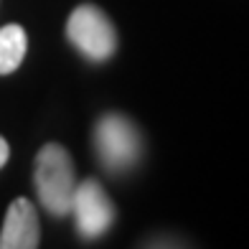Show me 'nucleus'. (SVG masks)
Returning <instances> with one entry per match:
<instances>
[{
  "label": "nucleus",
  "instance_id": "obj_5",
  "mask_svg": "<svg viewBox=\"0 0 249 249\" xmlns=\"http://www.w3.org/2000/svg\"><path fill=\"white\" fill-rule=\"evenodd\" d=\"M41 244V226L36 206L28 198H16L8 206L3 229H0V249H36Z\"/></svg>",
  "mask_w": 249,
  "mask_h": 249
},
{
  "label": "nucleus",
  "instance_id": "obj_7",
  "mask_svg": "<svg viewBox=\"0 0 249 249\" xmlns=\"http://www.w3.org/2000/svg\"><path fill=\"white\" fill-rule=\"evenodd\" d=\"M8 158H10V148H8L5 138H3V135H0V168H3V165L8 163Z\"/></svg>",
  "mask_w": 249,
  "mask_h": 249
},
{
  "label": "nucleus",
  "instance_id": "obj_2",
  "mask_svg": "<svg viewBox=\"0 0 249 249\" xmlns=\"http://www.w3.org/2000/svg\"><path fill=\"white\" fill-rule=\"evenodd\" d=\"M94 150L109 173H124L140 160L142 138L124 115H105L94 124Z\"/></svg>",
  "mask_w": 249,
  "mask_h": 249
},
{
  "label": "nucleus",
  "instance_id": "obj_3",
  "mask_svg": "<svg viewBox=\"0 0 249 249\" xmlns=\"http://www.w3.org/2000/svg\"><path fill=\"white\" fill-rule=\"evenodd\" d=\"M66 36L92 61H107L117 51V31L97 5H79L66 20Z\"/></svg>",
  "mask_w": 249,
  "mask_h": 249
},
{
  "label": "nucleus",
  "instance_id": "obj_1",
  "mask_svg": "<svg viewBox=\"0 0 249 249\" xmlns=\"http://www.w3.org/2000/svg\"><path fill=\"white\" fill-rule=\"evenodd\" d=\"M33 186L41 206L51 216L61 219L71 209V196L76 188L74 163L66 148L56 142L43 145L36 155V168H33Z\"/></svg>",
  "mask_w": 249,
  "mask_h": 249
},
{
  "label": "nucleus",
  "instance_id": "obj_4",
  "mask_svg": "<svg viewBox=\"0 0 249 249\" xmlns=\"http://www.w3.org/2000/svg\"><path fill=\"white\" fill-rule=\"evenodd\" d=\"M69 213H74L76 231L84 239H97V236L107 234L109 226L115 224V206H112L107 191L94 178L76 183Z\"/></svg>",
  "mask_w": 249,
  "mask_h": 249
},
{
  "label": "nucleus",
  "instance_id": "obj_6",
  "mask_svg": "<svg viewBox=\"0 0 249 249\" xmlns=\"http://www.w3.org/2000/svg\"><path fill=\"white\" fill-rule=\"evenodd\" d=\"M28 38L18 23H8L0 28V76L13 74L26 59Z\"/></svg>",
  "mask_w": 249,
  "mask_h": 249
}]
</instances>
